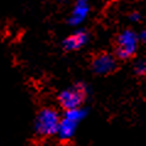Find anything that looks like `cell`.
Masks as SVG:
<instances>
[{
	"instance_id": "6",
	"label": "cell",
	"mask_w": 146,
	"mask_h": 146,
	"mask_svg": "<svg viewBox=\"0 0 146 146\" xmlns=\"http://www.w3.org/2000/svg\"><path fill=\"white\" fill-rule=\"evenodd\" d=\"M90 11L91 5L88 0H76L71 9L70 16L68 19V23L74 27L80 26L87 19V16L90 15Z\"/></svg>"
},
{
	"instance_id": "7",
	"label": "cell",
	"mask_w": 146,
	"mask_h": 146,
	"mask_svg": "<svg viewBox=\"0 0 146 146\" xmlns=\"http://www.w3.org/2000/svg\"><path fill=\"white\" fill-rule=\"evenodd\" d=\"M78 125L79 124L75 123V121L62 117V120H60V124H59L56 135H58V137L62 141H69L72 136L75 135L76 129H78Z\"/></svg>"
},
{
	"instance_id": "3",
	"label": "cell",
	"mask_w": 146,
	"mask_h": 146,
	"mask_svg": "<svg viewBox=\"0 0 146 146\" xmlns=\"http://www.w3.org/2000/svg\"><path fill=\"white\" fill-rule=\"evenodd\" d=\"M139 47V37L135 31L125 28L117 36L114 56L119 60H129L136 54Z\"/></svg>"
},
{
	"instance_id": "10",
	"label": "cell",
	"mask_w": 146,
	"mask_h": 146,
	"mask_svg": "<svg viewBox=\"0 0 146 146\" xmlns=\"http://www.w3.org/2000/svg\"><path fill=\"white\" fill-rule=\"evenodd\" d=\"M129 20H130L131 22H140V20H141L140 13H137V11H133V13H130L129 14Z\"/></svg>"
},
{
	"instance_id": "9",
	"label": "cell",
	"mask_w": 146,
	"mask_h": 146,
	"mask_svg": "<svg viewBox=\"0 0 146 146\" xmlns=\"http://www.w3.org/2000/svg\"><path fill=\"white\" fill-rule=\"evenodd\" d=\"M134 72L137 76H146V58H140L134 63Z\"/></svg>"
},
{
	"instance_id": "11",
	"label": "cell",
	"mask_w": 146,
	"mask_h": 146,
	"mask_svg": "<svg viewBox=\"0 0 146 146\" xmlns=\"http://www.w3.org/2000/svg\"><path fill=\"white\" fill-rule=\"evenodd\" d=\"M137 37H139V42H143L146 44V30H143L137 33Z\"/></svg>"
},
{
	"instance_id": "2",
	"label": "cell",
	"mask_w": 146,
	"mask_h": 146,
	"mask_svg": "<svg viewBox=\"0 0 146 146\" xmlns=\"http://www.w3.org/2000/svg\"><path fill=\"white\" fill-rule=\"evenodd\" d=\"M88 93H90V87L85 82H76L71 86L59 93L58 96V102L60 107L64 108V111H69V109L80 108L82 107V103L87 98Z\"/></svg>"
},
{
	"instance_id": "5",
	"label": "cell",
	"mask_w": 146,
	"mask_h": 146,
	"mask_svg": "<svg viewBox=\"0 0 146 146\" xmlns=\"http://www.w3.org/2000/svg\"><path fill=\"white\" fill-rule=\"evenodd\" d=\"M88 40H90V33L84 28H78L63 39L62 47L66 52H75L84 48L88 43Z\"/></svg>"
},
{
	"instance_id": "12",
	"label": "cell",
	"mask_w": 146,
	"mask_h": 146,
	"mask_svg": "<svg viewBox=\"0 0 146 146\" xmlns=\"http://www.w3.org/2000/svg\"><path fill=\"white\" fill-rule=\"evenodd\" d=\"M54 1H56V3H63V1H65V0H54Z\"/></svg>"
},
{
	"instance_id": "8",
	"label": "cell",
	"mask_w": 146,
	"mask_h": 146,
	"mask_svg": "<svg viewBox=\"0 0 146 146\" xmlns=\"http://www.w3.org/2000/svg\"><path fill=\"white\" fill-rule=\"evenodd\" d=\"M86 115H87V109H85L84 107H80V108H74V109L65 111L63 117L79 124L81 120H84L85 118H86Z\"/></svg>"
},
{
	"instance_id": "1",
	"label": "cell",
	"mask_w": 146,
	"mask_h": 146,
	"mask_svg": "<svg viewBox=\"0 0 146 146\" xmlns=\"http://www.w3.org/2000/svg\"><path fill=\"white\" fill-rule=\"evenodd\" d=\"M62 120L59 112L52 107H44L37 113L35 118V133L40 137H49L56 135Z\"/></svg>"
},
{
	"instance_id": "4",
	"label": "cell",
	"mask_w": 146,
	"mask_h": 146,
	"mask_svg": "<svg viewBox=\"0 0 146 146\" xmlns=\"http://www.w3.org/2000/svg\"><path fill=\"white\" fill-rule=\"evenodd\" d=\"M117 66H118V62H117L114 54L106 53V52L95 55L91 62L92 71L96 75H101V76H106L114 72L117 70Z\"/></svg>"
}]
</instances>
